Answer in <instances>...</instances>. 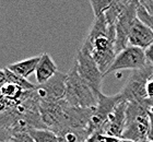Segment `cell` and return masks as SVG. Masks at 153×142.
I'll use <instances>...</instances> for the list:
<instances>
[{"instance_id": "e0dca14e", "label": "cell", "mask_w": 153, "mask_h": 142, "mask_svg": "<svg viewBox=\"0 0 153 142\" xmlns=\"http://www.w3.org/2000/svg\"><path fill=\"white\" fill-rule=\"evenodd\" d=\"M35 142H59V138L54 131L48 129H33L29 131Z\"/></svg>"}, {"instance_id": "7a4b0ae2", "label": "cell", "mask_w": 153, "mask_h": 142, "mask_svg": "<svg viewBox=\"0 0 153 142\" xmlns=\"http://www.w3.org/2000/svg\"><path fill=\"white\" fill-rule=\"evenodd\" d=\"M152 104L143 103H127L126 107V123L121 138L134 142L147 140L150 129V111Z\"/></svg>"}, {"instance_id": "3957f363", "label": "cell", "mask_w": 153, "mask_h": 142, "mask_svg": "<svg viewBox=\"0 0 153 142\" xmlns=\"http://www.w3.org/2000/svg\"><path fill=\"white\" fill-rule=\"evenodd\" d=\"M65 101L70 106L80 108H95L97 104V94L80 77L74 65L67 73Z\"/></svg>"}, {"instance_id": "277c9868", "label": "cell", "mask_w": 153, "mask_h": 142, "mask_svg": "<svg viewBox=\"0 0 153 142\" xmlns=\"http://www.w3.org/2000/svg\"><path fill=\"white\" fill-rule=\"evenodd\" d=\"M152 74L153 66H151L150 63H148L142 69L132 71L130 77L128 78L127 82L125 83L124 88L119 92L123 100L127 103L148 102L147 95H146V84Z\"/></svg>"}, {"instance_id": "ac0fdd59", "label": "cell", "mask_w": 153, "mask_h": 142, "mask_svg": "<svg viewBox=\"0 0 153 142\" xmlns=\"http://www.w3.org/2000/svg\"><path fill=\"white\" fill-rule=\"evenodd\" d=\"M89 1L93 13H94V16L97 18L100 16L105 14V12L111 7L113 0H89Z\"/></svg>"}, {"instance_id": "5b68a950", "label": "cell", "mask_w": 153, "mask_h": 142, "mask_svg": "<svg viewBox=\"0 0 153 142\" xmlns=\"http://www.w3.org/2000/svg\"><path fill=\"white\" fill-rule=\"evenodd\" d=\"M147 65L148 60L144 49L134 47V46H127L123 51L117 53L112 66L104 73V77L118 71H124V70L134 71V70L142 69Z\"/></svg>"}, {"instance_id": "44dd1931", "label": "cell", "mask_w": 153, "mask_h": 142, "mask_svg": "<svg viewBox=\"0 0 153 142\" xmlns=\"http://www.w3.org/2000/svg\"><path fill=\"white\" fill-rule=\"evenodd\" d=\"M85 142H105V135L101 132H94L89 137Z\"/></svg>"}, {"instance_id": "6da1fadb", "label": "cell", "mask_w": 153, "mask_h": 142, "mask_svg": "<svg viewBox=\"0 0 153 142\" xmlns=\"http://www.w3.org/2000/svg\"><path fill=\"white\" fill-rule=\"evenodd\" d=\"M115 43V25L108 24L103 14L95 18L80 49L92 57L104 74L117 55Z\"/></svg>"}, {"instance_id": "8fae6325", "label": "cell", "mask_w": 153, "mask_h": 142, "mask_svg": "<svg viewBox=\"0 0 153 142\" xmlns=\"http://www.w3.org/2000/svg\"><path fill=\"white\" fill-rule=\"evenodd\" d=\"M126 107H127V102L123 101L120 104H118L114 112L109 115L108 120L103 129V135L112 137L123 136L126 123Z\"/></svg>"}, {"instance_id": "4fadbf2b", "label": "cell", "mask_w": 153, "mask_h": 142, "mask_svg": "<svg viewBox=\"0 0 153 142\" xmlns=\"http://www.w3.org/2000/svg\"><path fill=\"white\" fill-rule=\"evenodd\" d=\"M39 58H41V56L26 58V59L21 60V61H16L14 63H11L7 68L11 72L16 74L18 77L27 80V78L30 76H32L33 73H35L36 67H37V63L39 61Z\"/></svg>"}, {"instance_id": "9a60e30c", "label": "cell", "mask_w": 153, "mask_h": 142, "mask_svg": "<svg viewBox=\"0 0 153 142\" xmlns=\"http://www.w3.org/2000/svg\"><path fill=\"white\" fill-rule=\"evenodd\" d=\"M132 1L134 0H113L112 3H111V7L104 14L107 23L111 24V25H115L117 19L120 16L121 13L129 7V4Z\"/></svg>"}, {"instance_id": "7402d4cb", "label": "cell", "mask_w": 153, "mask_h": 142, "mask_svg": "<svg viewBox=\"0 0 153 142\" xmlns=\"http://www.w3.org/2000/svg\"><path fill=\"white\" fill-rule=\"evenodd\" d=\"M105 142H134L131 140L124 139L121 137H112V136H105Z\"/></svg>"}, {"instance_id": "52a82bcc", "label": "cell", "mask_w": 153, "mask_h": 142, "mask_svg": "<svg viewBox=\"0 0 153 142\" xmlns=\"http://www.w3.org/2000/svg\"><path fill=\"white\" fill-rule=\"evenodd\" d=\"M74 66L80 77L92 88V90L99 95L102 92V82L104 74L100 70L99 66L93 60V58L81 49L76 51L74 58Z\"/></svg>"}, {"instance_id": "5bb4252c", "label": "cell", "mask_w": 153, "mask_h": 142, "mask_svg": "<svg viewBox=\"0 0 153 142\" xmlns=\"http://www.w3.org/2000/svg\"><path fill=\"white\" fill-rule=\"evenodd\" d=\"M91 135L90 129H66L57 133L59 142H85Z\"/></svg>"}, {"instance_id": "ffe728a7", "label": "cell", "mask_w": 153, "mask_h": 142, "mask_svg": "<svg viewBox=\"0 0 153 142\" xmlns=\"http://www.w3.org/2000/svg\"><path fill=\"white\" fill-rule=\"evenodd\" d=\"M146 95H147L148 102H150L153 105V74L149 78L146 84Z\"/></svg>"}, {"instance_id": "d4e9b609", "label": "cell", "mask_w": 153, "mask_h": 142, "mask_svg": "<svg viewBox=\"0 0 153 142\" xmlns=\"http://www.w3.org/2000/svg\"><path fill=\"white\" fill-rule=\"evenodd\" d=\"M141 4L146 8V10L149 12V14H151V16H153V0H147V1H144V2L141 3Z\"/></svg>"}, {"instance_id": "cb8c5ba5", "label": "cell", "mask_w": 153, "mask_h": 142, "mask_svg": "<svg viewBox=\"0 0 153 142\" xmlns=\"http://www.w3.org/2000/svg\"><path fill=\"white\" fill-rule=\"evenodd\" d=\"M147 140L153 142V112L152 111H150V129H149Z\"/></svg>"}, {"instance_id": "484cf974", "label": "cell", "mask_w": 153, "mask_h": 142, "mask_svg": "<svg viewBox=\"0 0 153 142\" xmlns=\"http://www.w3.org/2000/svg\"><path fill=\"white\" fill-rule=\"evenodd\" d=\"M144 1H147V0H139V2H140V3H143Z\"/></svg>"}, {"instance_id": "2e32d148", "label": "cell", "mask_w": 153, "mask_h": 142, "mask_svg": "<svg viewBox=\"0 0 153 142\" xmlns=\"http://www.w3.org/2000/svg\"><path fill=\"white\" fill-rule=\"evenodd\" d=\"M6 135L0 142H35L29 131H11L6 129Z\"/></svg>"}, {"instance_id": "d6986e66", "label": "cell", "mask_w": 153, "mask_h": 142, "mask_svg": "<svg viewBox=\"0 0 153 142\" xmlns=\"http://www.w3.org/2000/svg\"><path fill=\"white\" fill-rule=\"evenodd\" d=\"M137 16L141 22L143 23V24H146L148 28H150L153 31V16H151V14H149V12L146 10V8H144L141 3L139 4V7H138Z\"/></svg>"}, {"instance_id": "8992f818", "label": "cell", "mask_w": 153, "mask_h": 142, "mask_svg": "<svg viewBox=\"0 0 153 142\" xmlns=\"http://www.w3.org/2000/svg\"><path fill=\"white\" fill-rule=\"evenodd\" d=\"M124 101L119 93L115 95H105L101 92L97 95V104L94 108L91 120H90V130L91 132H101L105 127L109 115L114 112V109Z\"/></svg>"}, {"instance_id": "83f0119b", "label": "cell", "mask_w": 153, "mask_h": 142, "mask_svg": "<svg viewBox=\"0 0 153 142\" xmlns=\"http://www.w3.org/2000/svg\"><path fill=\"white\" fill-rule=\"evenodd\" d=\"M151 111H152V112H153V105H152V107H151Z\"/></svg>"}, {"instance_id": "9c48e42d", "label": "cell", "mask_w": 153, "mask_h": 142, "mask_svg": "<svg viewBox=\"0 0 153 142\" xmlns=\"http://www.w3.org/2000/svg\"><path fill=\"white\" fill-rule=\"evenodd\" d=\"M67 74L58 71L51 79L43 84L36 85L35 92L39 102H58L65 100Z\"/></svg>"}, {"instance_id": "603a6c76", "label": "cell", "mask_w": 153, "mask_h": 142, "mask_svg": "<svg viewBox=\"0 0 153 142\" xmlns=\"http://www.w3.org/2000/svg\"><path fill=\"white\" fill-rule=\"evenodd\" d=\"M146 57H147L148 63H150L151 66H153V44L146 49Z\"/></svg>"}, {"instance_id": "ba28073f", "label": "cell", "mask_w": 153, "mask_h": 142, "mask_svg": "<svg viewBox=\"0 0 153 142\" xmlns=\"http://www.w3.org/2000/svg\"><path fill=\"white\" fill-rule=\"evenodd\" d=\"M140 2L139 0H134L127 9L121 13L120 16L115 23V33H116V51L119 53L128 46V36L130 30L137 20V11Z\"/></svg>"}, {"instance_id": "4316f807", "label": "cell", "mask_w": 153, "mask_h": 142, "mask_svg": "<svg viewBox=\"0 0 153 142\" xmlns=\"http://www.w3.org/2000/svg\"><path fill=\"white\" fill-rule=\"evenodd\" d=\"M142 142H151V141H149V140H144V141H142Z\"/></svg>"}, {"instance_id": "30bf717a", "label": "cell", "mask_w": 153, "mask_h": 142, "mask_svg": "<svg viewBox=\"0 0 153 142\" xmlns=\"http://www.w3.org/2000/svg\"><path fill=\"white\" fill-rule=\"evenodd\" d=\"M152 44L153 31L137 18L128 36V46H134L146 51Z\"/></svg>"}, {"instance_id": "7c38bea8", "label": "cell", "mask_w": 153, "mask_h": 142, "mask_svg": "<svg viewBox=\"0 0 153 142\" xmlns=\"http://www.w3.org/2000/svg\"><path fill=\"white\" fill-rule=\"evenodd\" d=\"M57 72V65L51 57V55H48L47 53L42 54L35 71L37 84H43V83L47 82L48 80L51 79Z\"/></svg>"}]
</instances>
